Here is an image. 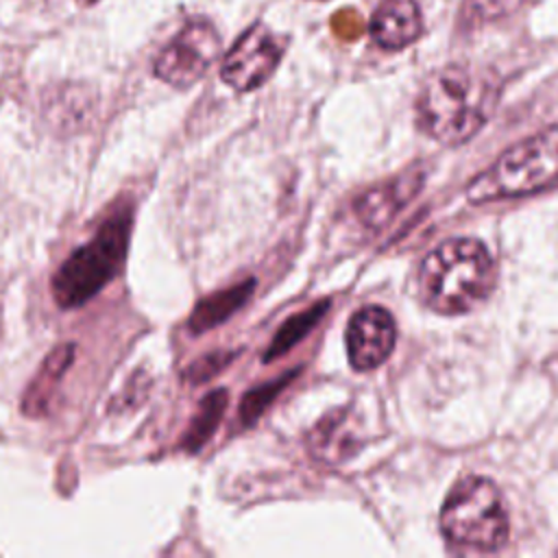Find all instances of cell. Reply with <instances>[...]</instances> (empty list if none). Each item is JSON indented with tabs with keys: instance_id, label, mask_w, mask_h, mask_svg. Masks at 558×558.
Listing matches in <instances>:
<instances>
[{
	"instance_id": "1",
	"label": "cell",
	"mask_w": 558,
	"mask_h": 558,
	"mask_svg": "<svg viewBox=\"0 0 558 558\" xmlns=\"http://www.w3.org/2000/svg\"><path fill=\"white\" fill-rule=\"evenodd\" d=\"M497 100L495 81L469 65L434 72L416 102L418 126L436 142L456 146L471 140Z\"/></svg>"
},
{
	"instance_id": "2",
	"label": "cell",
	"mask_w": 558,
	"mask_h": 558,
	"mask_svg": "<svg viewBox=\"0 0 558 558\" xmlns=\"http://www.w3.org/2000/svg\"><path fill=\"white\" fill-rule=\"evenodd\" d=\"M495 286V262L473 238L438 244L421 264L418 292L427 307L440 314H462L480 305Z\"/></svg>"
},
{
	"instance_id": "3",
	"label": "cell",
	"mask_w": 558,
	"mask_h": 558,
	"mask_svg": "<svg viewBox=\"0 0 558 558\" xmlns=\"http://www.w3.org/2000/svg\"><path fill=\"white\" fill-rule=\"evenodd\" d=\"M133 214L129 207L109 216L94 238L72 251L50 281L59 307L74 310L92 301L122 268L131 240Z\"/></svg>"
},
{
	"instance_id": "4",
	"label": "cell",
	"mask_w": 558,
	"mask_h": 558,
	"mask_svg": "<svg viewBox=\"0 0 558 558\" xmlns=\"http://www.w3.org/2000/svg\"><path fill=\"white\" fill-rule=\"evenodd\" d=\"M554 187H558V124L504 150L490 168L469 183L466 196L473 203H486Z\"/></svg>"
},
{
	"instance_id": "5",
	"label": "cell",
	"mask_w": 558,
	"mask_h": 558,
	"mask_svg": "<svg viewBox=\"0 0 558 558\" xmlns=\"http://www.w3.org/2000/svg\"><path fill=\"white\" fill-rule=\"evenodd\" d=\"M440 530L456 545L482 551L501 547L510 523L499 488L482 475L456 482L440 510Z\"/></svg>"
},
{
	"instance_id": "6",
	"label": "cell",
	"mask_w": 558,
	"mask_h": 558,
	"mask_svg": "<svg viewBox=\"0 0 558 558\" xmlns=\"http://www.w3.org/2000/svg\"><path fill=\"white\" fill-rule=\"evenodd\" d=\"M220 52V37L211 22H187L170 44L155 59V76L172 87L194 85L216 61Z\"/></svg>"
},
{
	"instance_id": "7",
	"label": "cell",
	"mask_w": 558,
	"mask_h": 558,
	"mask_svg": "<svg viewBox=\"0 0 558 558\" xmlns=\"http://www.w3.org/2000/svg\"><path fill=\"white\" fill-rule=\"evenodd\" d=\"M281 54L283 44L268 26L257 22L246 28L225 54L220 76L229 87L238 92H251L266 83V78L275 72Z\"/></svg>"
},
{
	"instance_id": "8",
	"label": "cell",
	"mask_w": 558,
	"mask_h": 558,
	"mask_svg": "<svg viewBox=\"0 0 558 558\" xmlns=\"http://www.w3.org/2000/svg\"><path fill=\"white\" fill-rule=\"evenodd\" d=\"M397 329L390 312L381 305L357 310L347 325V355L355 371L379 366L395 347Z\"/></svg>"
},
{
	"instance_id": "9",
	"label": "cell",
	"mask_w": 558,
	"mask_h": 558,
	"mask_svg": "<svg viewBox=\"0 0 558 558\" xmlns=\"http://www.w3.org/2000/svg\"><path fill=\"white\" fill-rule=\"evenodd\" d=\"M423 20L414 0H381L371 20V35L384 50H399L418 39Z\"/></svg>"
},
{
	"instance_id": "10",
	"label": "cell",
	"mask_w": 558,
	"mask_h": 558,
	"mask_svg": "<svg viewBox=\"0 0 558 558\" xmlns=\"http://www.w3.org/2000/svg\"><path fill=\"white\" fill-rule=\"evenodd\" d=\"M421 183H423V172H405L395 181H388L379 187L368 190L355 203V214L368 227H379L386 220H390V216L399 211L416 194Z\"/></svg>"
},
{
	"instance_id": "11",
	"label": "cell",
	"mask_w": 558,
	"mask_h": 558,
	"mask_svg": "<svg viewBox=\"0 0 558 558\" xmlns=\"http://www.w3.org/2000/svg\"><path fill=\"white\" fill-rule=\"evenodd\" d=\"M74 353H76V347L72 342H65L46 355V360L41 362L39 371L35 373V377L31 379L24 392V399H22L24 414L44 416L48 412L52 395L59 388V381L63 379V375L74 362Z\"/></svg>"
},
{
	"instance_id": "12",
	"label": "cell",
	"mask_w": 558,
	"mask_h": 558,
	"mask_svg": "<svg viewBox=\"0 0 558 558\" xmlns=\"http://www.w3.org/2000/svg\"><path fill=\"white\" fill-rule=\"evenodd\" d=\"M253 288H255V281H244V283H238L233 288H227V290H220V292H214V294L201 299L194 305L190 320H187L190 333L198 336V333H205V331L214 329L216 325L225 323L233 312H238L246 303Z\"/></svg>"
},
{
	"instance_id": "13",
	"label": "cell",
	"mask_w": 558,
	"mask_h": 558,
	"mask_svg": "<svg viewBox=\"0 0 558 558\" xmlns=\"http://www.w3.org/2000/svg\"><path fill=\"white\" fill-rule=\"evenodd\" d=\"M310 447L320 460H342V456L353 449V436L349 432V418H344V412L338 410L336 414L325 416L310 434Z\"/></svg>"
},
{
	"instance_id": "14",
	"label": "cell",
	"mask_w": 558,
	"mask_h": 558,
	"mask_svg": "<svg viewBox=\"0 0 558 558\" xmlns=\"http://www.w3.org/2000/svg\"><path fill=\"white\" fill-rule=\"evenodd\" d=\"M227 399H229V395H227L225 388H216V390H211V392H207L203 397V401H201V405H198L190 427L183 434V442L181 445H183L185 451L194 453V451H198L211 438V434L216 432V427H218V423H220V418L225 414Z\"/></svg>"
},
{
	"instance_id": "15",
	"label": "cell",
	"mask_w": 558,
	"mask_h": 558,
	"mask_svg": "<svg viewBox=\"0 0 558 558\" xmlns=\"http://www.w3.org/2000/svg\"><path fill=\"white\" fill-rule=\"evenodd\" d=\"M92 109H94V100H92L89 92L85 87H76V85L63 87L48 102L50 120L57 124H63L70 131L74 126L85 124Z\"/></svg>"
},
{
	"instance_id": "16",
	"label": "cell",
	"mask_w": 558,
	"mask_h": 558,
	"mask_svg": "<svg viewBox=\"0 0 558 558\" xmlns=\"http://www.w3.org/2000/svg\"><path fill=\"white\" fill-rule=\"evenodd\" d=\"M525 0H464L460 7V24L466 28L514 13Z\"/></svg>"
},
{
	"instance_id": "17",
	"label": "cell",
	"mask_w": 558,
	"mask_h": 558,
	"mask_svg": "<svg viewBox=\"0 0 558 558\" xmlns=\"http://www.w3.org/2000/svg\"><path fill=\"white\" fill-rule=\"evenodd\" d=\"M325 310H327V303L316 305V307H312L310 312H303V314L294 316L292 320H288V323L279 329L275 342L270 344V349H268V353H266V360L277 357L281 351H286V349L292 347L296 340H301V336L307 333V329L316 325V320L320 318V312H325Z\"/></svg>"
},
{
	"instance_id": "18",
	"label": "cell",
	"mask_w": 558,
	"mask_h": 558,
	"mask_svg": "<svg viewBox=\"0 0 558 558\" xmlns=\"http://www.w3.org/2000/svg\"><path fill=\"white\" fill-rule=\"evenodd\" d=\"M235 357L233 351H214V353H207L203 357H198L196 362H192L185 371V381L190 384H203L207 379H211L216 373H220L231 360Z\"/></svg>"
},
{
	"instance_id": "19",
	"label": "cell",
	"mask_w": 558,
	"mask_h": 558,
	"mask_svg": "<svg viewBox=\"0 0 558 558\" xmlns=\"http://www.w3.org/2000/svg\"><path fill=\"white\" fill-rule=\"evenodd\" d=\"M283 381V379H281ZM279 379L272 381L270 386H262L257 390H251L244 399H242V405H240V418L242 423H251L259 416V412L270 403V399L279 392V388L283 386Z\"/></svg>"
},
{
	"instance_id": "20",
	"label": "cell",
	"mask_w": 558,
	"mask_h": 558,
	"mask_svg": "<svg viewBox=\"0 0 558 558\" xmlns=\"http://www.w3.org/2000/svg\"><path fill=\"white\" fill-rule=\"evenodd\" d=\"M331 28H333L336 37H340L344 41H351V39H357L364 33V20L355 9L347 7V9H340L338 13H333Z\"/></svg>"
},
{
	"instance_id": "21",
	"label": "cell",
	"mask_w": 558,
	"mask_h": 558,
	"mask_svg": "<svg viewBox=\"0 0 558 558\" xmlns=\"http://www.w3.org/2000/svg\"><path fill=\"white\" fill-rule=\"evenodd\" d=\"M148 377L142 373V371H137L135 373V377L126 384V390L116 399L118 403V408L120 410H124V408H135L137 403H142V399L146 397V390H148Z\"/></svg>"
},
{
	"instance_id": "22",
	"label": "cell",
	"mask_w": 558,
	"mask_h": 558,
	"mask_svg": "<svg viewBox=\"0 0 558 558\" xmlns=\"http://www.w3.org/2000/svg\"><path fill=\"white\" fill-rule=\"evenodd\" d=\"M83 2H94V0H83Z\"/></svg>"
}]
</instances>
